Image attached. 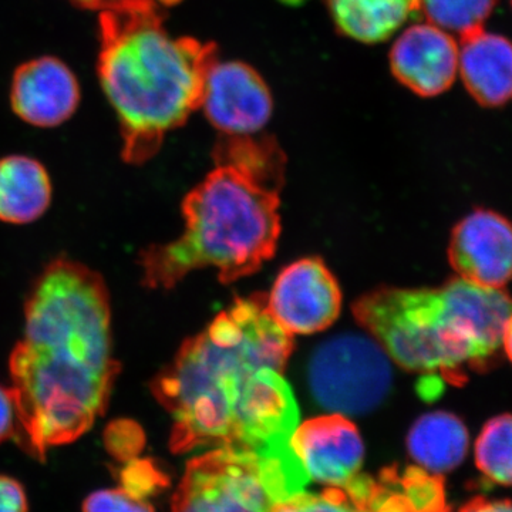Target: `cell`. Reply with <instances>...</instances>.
Listing matches in <instances>:
<instances>
[{
	"label": "cell",
	"mask_w": 512,
	"mask_h": 512,
	"mask_svg": "<svg viewBox=\"0 0 512 512\" xmlns=\"http://www.w3.org/2000/svg\"><path fill=\"white\" fill-rule=\"evenodd\" d=\"M293 350L265 296L239 299L187 340L151 383L173 419L175 454L291 450L299 406L284 373Z\"/></svg>",
	"instance_id": "1"
},
{
	"label": "cell",
	"mask_w": 512,
	"mask_h": 512,
	"mask_svg": "<svg viewBox=\"0 0 512 512\" xmlns=\"http://www.w3.org/2000/svg\"><path fill=\"white\" fill-rule=\"evenodd\" d=\"M18 441L37 458L73 443L106 413L120 363L110 293L100 274L69 258L43 269L25 303V332L9 360Z\"/></svg>",
	"instance_id": "2"
},
{
	"label": "cell",
	"mask_w": 512,
	"mask_h": 512,
	"mask_svg": "<svg viewBox=\"0 0 512 512\" xmlns=\"http://www.w3.org/2000/svg\"><path fill=\"white\" fill-rule=\"evenodd\" d=\"M228 137L215 151L214 170L183 202V235L141 252L147 288H174L202 268L217 269L221 282L232 284L275 255L284 156L274 143Z\"/></svg>",
	"instance_id": "3"
},
{
	"label": "cell",
	"mask_w": 512,
	"mask_h": 512,
	"mask_svg": "<svg viewBox=\"0 0 512 512\" xmlns=\"http://www.w3.org/2000/svg\"><path fill=\"white\" fill-rule=\"evenodd\" d=\"M100 30V82L120 121L123 157L143 164L200 109L215 46L171 36L154 0H123L101 10Z\"/></svg>",
	"instance_id": "4"
},
{
	"label": "cell",
	"mask_w": 512,
	"mask_h": 512,
	"mask_svg": "<svg viewBox=\"0 0 512 512\" xmlns=\"http://www.w3.org/2000/svg\"><path fill=\"white\" fill-rule=\"evenodd\" d=\"M512 298L457 278L436 289L384 288L353 313L397 365L457 383L494 362Z\"/></svg>",
	"instance_id": "5"
},
{
	"label": "cell",
	"mask_w": 512,
	"mask_h": 512,
	"mask_svg": "<svg viewBox=\"0 0 512 512\" xmlns=\"http://www.w3.org/2000/svg\"><path fill=\"white\" fill-rule=\"evenodd\" d=\"M309 481L292 448L279 453L215 448L188 461L171 512H274Z\"/></svg>",
	"instance_id": "6"
},
{
	"label": "cell",
	"mask_w": 512,
	"mask_h": 512,
	"mask_svg": "<svg viewBox=\"0 0 512 512\" xmlns=\"http://www.w3.org/2000/svg\"><path fill=\"white\" fill-rule=\"evenodd\" d=\"M392 380L387 353L379 342L343 335L323 343L309 363L316 402L333 413L352 416L375 409Z\"/></svg>",
	"instance_id": "7"
},
{
	"label": "cell",
	"mask_w": 512,
	"mask_h": 512,
	"mask_svg": "<svg viewBox=\"0 0 512 512\" xmlns=\"http://www.w3.org/2000/svg\"><path fill=\"white\" fill-rule=\"evenodd\" d=\"M200 107L225 136L251 137L268 124L274 101L251 66L214 60L205 73Z\"/></svg>",
	"instance_id": "8"
},
{
	"label": "cell",
	"mask_w": 512,
	"mask_h": 512,
	"mask_svg": "<svg viewBox=\"0 0 512 512\" xmlns=\"http://www.w3.org/2000/svg\"><path fill=\"white\" fill-rule=\"evenodd\" d=\"M266 305L286 332L312 335L336 322L342 293L322 261L306 258L282 271Z\"/></svg>",
	"instance_id": "9"
},
{
	"label": "cell",
	"mask_w": 512,
	"mask_h": 512,
	"mask_svg": "<svg viewBox=\"0 0 512 512\" xmlns=\"http://www.w3.org/2000/svg\"><path fill=\"white\" fill-rule=\"evenodd\" d=\"M448 258L458 278L483 288L512 281V224L494 211L477 210L458 222Z\"/></svg>",
	"instance_id": "10"
},
{
	"label": "cell",
	"mask_w": 512,
	"mask_h": 512,
	"mask_svg": "<svg viewBox=\"0 0 512 512\" xmlns=\"http://www.w3.org/2000/svg\"><path fill=\"white\" fill-rule=\"evenodd\" d=\"M291 447L309 480L342 487L360 474L365 446L355 424L332 413L299 423L291 437Z\"/></svg>",
	"instance_id": "11"
},
{
	"label": "cell",
	"mask_w": 512,
	"mask_h": 512,
	"mask_svg": "<svg viewBox=\"0 0 512 512\" xmlns=\"http://www.w3.org/2000/svg\"><path fill=\"white\" fill-rule=\"evenodd\" d=\"M460 46L451 33L429 22L404 30L390 52L396 79L421 97H436L453 86Z\"/></svg>",
	"instance_id": "12"
},
{
	"label": "cell",
	"mask_w": 512,
	"mask_h": 512,
	"mask_svg": "<svg viewBox=\"0 0 512 512\" xmlns=\"http://www.w3.org/2000/svg\"><path fill=\"white\" fill-rule=\"evenodd\" d=\"M12 109L36 127H56L73 116L80 87L72 70L55 57H40L20 66L13 76Z\"/></svg>",
	"instance_id": "13"
},
{
	"label": "cell",
	"mask_w": 512,
	"mask_h": 512,
	"mask_svg": "<svg viewBox=\"0 0 512 512\" xmlns=\"http://www.w3.org/2000/svg\"><path fill=\"white\" fill-rule=\"evenodd\" d=\"M458 73L480 106L494 109L512 99V42L484 28L460 37Z\"/></svg>",
	"instance_id": "14"
},
{
	"label": "cell",
	"mask_w": 512,
	"mask_h": 512,
	"mask_svg": "<svg viewBox=\"0 0 512 512\" xmlns=\"http://www.w3.org/2000/svg\"><path fill=\"white\" fill-rule=\"evenodd\" d=\"M350 483L366 512H450L443 478L420 467L386 468L377 477L357 474Z\"/></svg>",
	"instance_id": "15"
},
{
	"label": "cell",
	"mask_w": 512,
	"mask_h": 512,
	"mask_svg": "<svg viewBox=\"0 0 512 512\" xmlns=\"http://www.w3.org/2000/svg\"><path fill=\"white\" fill-rule=\"evenodd\" d=\"M52 201L46 168L26 156L0 160V221L23 225L39 220Z\"/></svg>",
	"instance_id": "16"
},
{
	"label": "cell",
	"mask_w": 512,
	"mask_h": 512,
	"mask_svg": "<svg viewBox=\"0 0 512 512\" xmlns=\"http://www.w3.org/2000/svg\"><path fill=\"white\" fill-rule=\"evenodd\" d=\"M470 439L463 421L446 412L429 413L410 430L407 447L417 466L431 474L448 473L463 463Z\"/></svg>",
	"instance_id": "17"
},
{
	"label": "cell",
	"mask_w": 512,
	"mask_h": 512,
	"mask_svg": "<svg viewBox=\"0 0 512 512\" xmlns=\"http://www.w3.org/2000/svg\"><path fill=\"white\" fill-rule=\"evenodd\" d=\"M329 6L343 35L373 45L392 37L419 13L420 0H329Z\"/></svg>",
	"instance_id": "18"
},
{
	"label": "cell",
	"mask_w": 512,
	"mask_h": 512,
	"mask_svg": "<svg viewBox=\"0 0 512 512\" xmlns=\"http://www.w3.org/2000/svg\"><path fill=\"white\" fill-rule=\"evenodd\" d=\"M478 470L495 484L512 485V414L494 417L474 446Z\"/></svg>",
	"instance_id": "19"
},
{
	"label": "cell",
	"mask_w": 512,
	"mask_h": 512,
	"mask_svg": "<svg viewBox=\"0 0 512 512\" xmlns=\"http://www.w3.org/2000/svg\"><path fill=\"white\" fill-rule=\"evenodd\" d=\"M497 3L498 0H420L419 13L431 25L461 37L484 28Z\"/></svg>",
	"instance_id": "20"
},
{
	"label": "cell",
	"mask_w": 512,
	"mask_h": 512,
	"mask_svg": "<svg viewBox=\"0 0 512 512\" xmlns=\"http://www.w3.org/2000/svg\"><path fill=\"white\" fill-rule=\"evenodd\" d=\"M274 512H366L352 483L328 487L322 493H301L276 505Z\"/></svg>",
	"instance_id": "21"
},
{
	"label": "cell",
	"mask_w": 512,
	"mask_h": 512,
	"mask_svg": "<svg viewBox=\"0 0 512 512\" xmlns=\"http://www.w3.org/2000/svg\"><path fill=\"white\" fill-rule=\"evenodd\" d=\"M120 471L121 490L137 500L148 501L168 485V477L150 458L127 461Z\"/></svg>",
	"instance_id": "22"
},
{
	"label": "cell",
	"mask_w": 512,
	"mask_h": 512,
	"mask_svg": "<svg viewBox=\"0 0 512 512\" xmlns=\"http://www.w3.org/2000/svg\"><path fill=\"white\" fill-rule=\"evenodd\" d=\"M107 453L119 463H127L140 457L146 446V434L133 420H116L107 426L103 434Z\"/></svg>",
	"instance_id": "23"
},
{
	"label": "cell",
	"mask_w": 512,
	"mask_h": 512,
	"mask_svg": "<svg viewBox=\"0 0 512 512\" xmlns=\"http://www.w3.org/2000/svg\"><path fill=\"white\" fill-rule=\"evenodd\" d=\"M83 512H156L153 505L137 500L121 488L94 491L84 500Z\"/></svg>",
	"instance_id": "24"
},
{
	"label": "cell",
	"mask_w": 512,
	"mask_h": 512,
	"mask_svg": "<svg viewBox=\"0 0 512 512\" xmlns=\"http://www.w3.org/2000/svg\"><path fill=\"white\" fill-rule=\"evenodd\" d=\"M18 406L12 387L0 384V444L18 434Z\"/></svg>",
	"instance_id": "25"
},
{
	"label": "cell",
	"mask_w": 512,
	"mask_h": 512,
	"mask_svg": "<svg viewBox=\"0 0 512 512\" xmlns=\"http://www.w3.org/2000/svg\"><path fill=\"white\" fill-rule=\"evenodd\" d=\"M0 512H29L25 487L3 474H0Z\"/></svg>",
	"instance_id": "26"
},
{
	"label": "cell",
	"mask_w": 512,
	"mask_h": 512,
	"mask_svg": "<svg viewBox=\"0 0 512 512\" xmlns=\"http://www.w3.org/2000/svg\"><path fill=\"white\" fill-rule=\"evenodd\" d=\"M458 512H512V501L477 497L464 505Z\"/></svg>",
	"instance_id": "27"
},
{
	"label": "cell",
	"mask_w": 512,
	"mask_h": 512,
	"mask_svg": "<svg viewBox=\"0 0 512 512\" xmlns=\"http://www.w3.org/2000/svg\"><path fill=\"white\" fill-rule=\"evenodd\" d=\"M70 2L76 3L77 6L84 9L101 10L111 8V6L117 5V3L123 2V0H70Z\"/></svg>",
	"instance_id": "28"
},
{
	"label": "cell",
	"mask_w": 512,
	"mask_h": 512,
	"mask_svg": "<svg viewBox=\"0 0 512 512\" xmlns=\"http://www.w3.org/2000/svg\"><path fill=\"white\" fill-rule=\"evenodd\" d=\"M501 349L512 363V312L505 322L503 330V339H501Z\"/></svg>",
	"instance_id": "29"
},
{
	"label": "cell",
	"mask_w": 512,
	"mask_h": 512,
	"mask_svg": "<svg viewBox=\"0 0 512 512\" xmlns=\"http://www.w3.org/2000/svg\"><path fill=\"white\" fill-rule=\"evenodd\" d=\"M511 5H512V0H511Z\"/></svg>",
	"instance_id": "30"
}]
</instances>
